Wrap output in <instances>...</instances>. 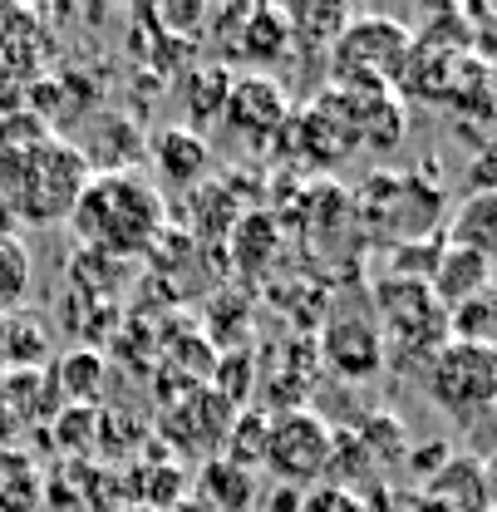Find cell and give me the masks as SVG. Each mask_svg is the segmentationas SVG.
Masks as SVG:
<instances>
[{
    "mask_svg": "<svg viewBox=\"0 0 497 512\" xmlns=\"http://www.w3.org/2000/svg\"><path fill=\"white\" fill-rule=\"evenodd\" d=\"M79 242L99 256H133L148 252L163 227H168V207L153 183L128 173H94L89 188L79 192L74 212H69Z\"/></svg>",
    "mask_w": 497,
    "mask_h": 512,
    "instance_id": "cell-1",
    "label": "cell"
},
{
    "mask_svg": "<svg viewBox=\"0 0 497 512\" xmlns=\"http://www.w3.org/2000/svg\"><path fill=\"white\" fill-rule=\"evenodd\" d=\"M89 163L79 158L74 143L64 138H40L30 148H10L0 153V192L15 207V222L30 227H50V222H69L79 192L89 188Z\"/></svg>",
    "mask_w": 497,
    "mask_h": 512,
    "instance_id": "cell-2",
    "label": "cell"
},
{
    "mask_svg": "<svg viewBox=\"0 0 497 512\" xmlns=\"http://www.w3.org/2000/svg\"><path fill=\"white\" fill-rule=\"evenodd\" d=\"M374 325L384 340V360H434L448 345V311L434 301L429 281H404V276H379L370 291Z\"/></svg>",
    "mask_w": 497,
    "mask_h": 512,
    "instance_id": "cell-3",
    "label": "cell"
},
{
    "mask_svg": "<svg viewBox=\"0 0 497 512\" xmlns=\"http://www.w3.org/2000/svg\"><path fill=\"white\" fill-rule=\"evenodd\" d=\"M414 50V35L389 20V15H355L335 45H330V64H335V89H350V94H379L389 89V79L404 74Z\"/></svg>",
    "mask_w": 497,
    "mask_h": 512,
    "instance_id": "cell-4",
    "label": "cell"
},
{
    "mask_svg": "<svg viewBox=\"0 0 497 512\" xmlns=\"http://www.w3.org/2000/svg\"><path fill=\"white\" fill-rule=\"evenodd\" d=\"M424 394L453 424H478L497 409V350L448 340L424 365Z\"/></svg>",
    "mask_w": 497,
    "mask_h": 512,
    "instance_id": "cell-5",
    "label": "cell"
},
{
    "mask_svg": "<svg viewBox=\"0 0 497 512\" xmlns=\"http://www.w3.org/2000/svg\"><path fill=\"white\" fill-rule=\"evenodd\" d=\"M330 453H335V429H330L315 409L296 404V409L271 414L261 468L276 473L281 488H296V493H301V488H315V483L325 478V468H330Z\"/></svg>",
    "mask_w": 497,
    "mask_h": 512,
    "instance_id": "cell-6",
    "label": "cell"
},
{
    "mask_svg": "<svg viewBox=\"0 0 497 512\" xmlns=\"http://www.w3.org/2000/svg\"><path fill=\"white\" fill-rule=\"evenodd\" d=\"M320 350H325V365L345 380H370L384 365V340L374 316H335L320 335Z\"/></svg>",
    "mask_w": 497,
    "mask_h": 512,
    "instance_id": "cell-7",
    "label": "cell"
},
{
    "mask_svg": "<svg viewBox=\"0 0 497 512\" xmlns=\"http://www.w3.org/2000/svg\"><path fill=\"white\" fill-rule=\"evenodd\" d=\"M232 419H237V409H232L217 389H202V384H197L183 404L168 414V429H183V434H178V444L183 448L202 453V458H217L222 444H227Z\"/></svg>",
    "mask_w": 497,
    "mask_h": 512,
    "instance_id": "cell-8",
    "label": "cell"
},
{
    "mask_svg": "<svg viewBox=\"0 0 497 512\" xmlns=\"http://www.w3.org/2000/svg\"><path fill=\"white\" fill-rule=\"evenodd\" d=\"M237 133H247L251 143H266L276 128L291 124V104H286V94H281V84L276 79H266V74H251L242 84H232V94H227V109H222Z\"/></svg>",
    "mask_w": 497,
    "mask_h": 512,
    "instance_id": "cell-9",
    "label": "cell"
},
{
    "mask_svg": "<svg viewBox=\"0 0 497 512\" xmlns=\"http://www.w3.org/2000/svg\"><path fill=\"white\" fill-rule=\"evenodd\" d=\"M419 498L443 512H493L488 508V488H483V458L448 453V463L424 478Z\"/></svg>",
    "mask_w": 497,
    "mask_h": 512,
    "instance_id": "cell-10",
    "label": "cell"
},
{
    "mask_svg": "<svg viewBox=\"0 0 497 512\" xmlns=\"http://www.w3.org/2000/svg\"><path fill=\"white\" fill-rule=\"evenodd\" d=\"M488 286H493V261H483L478 252H463V247L443 242V252H438V261H434V276H429V291H434V301L443 311H453V306L483 296Z\"/></svg>",
    "mask_w": 497,
    "mask_h": 512,
    "instance_id": "cell-11",
    "label": "cell"
},
{
    "mask_svg": "<svg viewBox=\"0 0 497 512\" xmlns=\"http://www.w3.org/2000/svg\"><path fill=\"white\" fill-rule=\"evenodd\" d=\"M0 414H5V424H50L60 414V389H55L50 365L45 370H5Z\"/></svg>",
    "mask_w": 497,
    "mask_h": 512,
    "instance_id": "cell-12",
    "label": "cell"
},
{
    "mask_svg": "<svg viewBox=\"0 0 497 512\" xmlns=\"http://www.w3.org/2000/svg\"><path fill=\"white\" fill-rule=\"evenodd\" d=\"M153 163H158V178L173 183V188H202V178L212 173V153L207 143L192 133V128H168L153 138Z\"/></svg>",
    "mask_w": 497,
    "mask_h": 512,
    "instance_id": "cell-13",
    "label": "cell"
},
{
    "mask_svg": "<svg viewBox=\"0 0 497 512\" xmlns=\"http://www.w3.org/2000/svg\"><path fill=\"white\" fill-rule=\"evenodd\" d=\"M79 148V158L89 163V173H128V163L138 158V128L133 119H119V114H99L89 133H84V143H74Z\"/></svg>",
    "mask_w": 497,
    "mask_h": 512,
    "instance_id": "cell-14",
    "label": "cell"
},
{
    "mask_svg": "<svg viewBox=\"0 0 497 512\" xmlns=\"http://www.w3.org/2000/svg\"><path fill=\"white\" fill-rule=\"evenodd\" d=\"M443 242H453V247H463V252H478L483 261L497 266V188H483V192H473V197H463L458 212H453V222H448V237H443Z\"/></svg>",
    "mask_w": 497,
    "mask_h": 512,
    "instance_id": "cell-15",
    "label": "cell"
},
{
    "mask_svg": "<svg viewBox=\"0 0 497 512\" xmlns=\"http://www.w3.org/2000/svg\"><path fill=\"white\" fill-rule=\"evenodd\" d=\"M192 493L202 503H212L217 512H247L256 503V473L227 463L222 453L217 458H202V473L192 478Z\"/></svg>",
    "mask_w": 497,
    "mask_h": 512,
    "instance_id": "cell-16",
    "label": "cell"
},
{
    "mask_svg": "<svg viewBox=\"0 0 497 512\" xmlns=\"http://www.w3.org/2000/svg\"><path fill=\"white\" fill-rule=\"evenodd\" d=\"M0 360L5 370H45L50 360V330L40 316H25V311H10L0 316Z\"/></svg>",
    "mask_w": 497,
    "mask_h": 512,
    "instance_id": "cell-17",
    "label": "cell"
},
{
    "mask_svg": "<svg viewBox=\"0 0 497 512\" xmlns=\"http://www.w3.org/2000/svg\"><path fill=\"white\" fill-rule=\"evenodd\" d=\"M50 375H55V389H60L64 404H84V409H94L99 404V389H104V355L99 350H69L60 365H50Z\"/></svg>",
    "mask_w": 497,
    "mask_h": 512,
    "instance_id": "cell-18",
    "label": "cell"
},
{
    "mask_svg": "<svg viewBox=\"0 0 497 512\" xmlns=\"http://www.w3.org/2000/svg\"><path fill=\"white\" fill-rule=\"evenodd\" d=\"M291 20L286 10H251L247 30H242V55L256 64H276L286 50H291Z\"/></svg>",
    "mask_w": 497,
    "mask_h": 512,
    "instance_id": "cell-19",
    "label": "cell"
},
{
    "mask_svg": "<svg viewBox=\"0 0 497 512\" xmlns=\"http://www.w3.org/2000/svg\"><path fill=\"white\" fill-rule=\"evenodd\" d=\"M448 340L497 350V286H488L483 296H473V301L448 311Z\"/></svg>",
    "mask_w": 497,
    "mask_h": 512,
    "instance_id": "cell-20",
    "label": "cell"
},
{
    "mask_svg": "<svg viewBox=\"0 0 497 512\" xmlns=\"http://www.w3.org/2000/svg\"><path fill=\"white\" fill-rule=\"evenodd\" d=\"M266 429H271V414L266 409H237L232 429H227V444H222V458L256 473L261 458H266Z\"/></svg>",
    "mask_w": 497,
    "mask_h": 512,
    "instance_id": "cell-21",
    "label": "cell"
},
{
    "mask_svg": "<svg viewBox=\"0 0 497 512\" xmlns=\"http://www.w3.org/2000/svg\"><path fill=\"white\" fill-rule=\"evenodd\" d=\"M360 448L370 453L374 468H394V463H404L409 458V434H404V424L394 419V414H370L365 424H360Z\"/></svg>",
    "mask_w": 497,
    "mask_h": 512,
    "instance_id": "cell-22",
    "label": "cell"
},
{
    "mask_svg": "<svg viewBox=\"0 0 497 512\" xmlns=\"http://www.w3.org/2000/svg\"><path fill=\"white\" fill-rule=\"evenodd\" d=\"M232 232H237V237H232L237 266H242V271H261V266H266V247H276V222H271L266 212H251Z\"/></svg>",
    "mask_w": 497,
    "mask_h": 512,
    "instance_id": "cell-23",
    "label": "cell"
},
{
    "mask_svg": "<svg viewBox=\"0 0 497 512\" xmlns=\"http://www.w3.org/2000/svg\"><path fill=\"white\" fill-rule=\"evenodd\" d=\"M50 424L60 429V439H55V444H60L64 453H89V448L99 444V409L60 404V414H55Z\"/></svg>",
    "mask_w": 497,
    "mask_h": 512,
    "instance_id": "cell-24",
    "label": "cell"
},
{
    "mask_svg": "<svg viewBox=\"0 0 497 512\" xmlns=\"http://www.w3.org/2000/svg\"><path fill=\"white\" fill-rule=\"evenodd\" d=\"M25 286H30V252L15 237H5L0 242V316H10L20 306Z\"/></svg>",
    "mask_w": 497,
    "mask_h": 512,
    "instance_id": "cell-25",
    "label": "cell"
},
{
    "mask_svg": "<svg viewBox=\"0 0 497 512\" xmlns=\"http://www.w3.org/2000/svg\"><path fill=\"white\" fill-rule=\"evenodd\" d=\"M301 512H374L365 493H350L340 483H315L311 493H301Z\"/></svg>",
    "mask_w": 497,
    "mask_h": 512,
    "instance_id": "cell-26",
    "label": "cell"
},
{
    "mask_svg": "<svg viewBox=\"0 0 497 512\" xmlns=\"http://www.w3.org/2000/svg\"><path fill=\"white\" fill-rule=\"evenodd\" d=\"M483 488H488V508L497 512V448L483 458Z\"/></svg>",
    "mask_w": 497,
    "mask_h": 512,
    "instance_id": "cell-27",
    "label": "cell"
},
{
    "mask_svg": "<svg viewBox=\"0 0 497 512\" xmlns=\"http://www.w3.org/2000/svg\"><path fill=\"white\" fill-rule=\"evenodd\" d=\"M5 237H15V207L5 202V192H0V242Z\"/></svg>",
    "mask_w": 497,
    "mask_h": 512,
    "instance_id": "cell-28",
    "label": "cell"
},
{
    "mask_svg": "<svg viewBox=\"0 0 497 512\" xmlns=\"http://www.w3.org/2000/svg\"><path fill=\"white\" fill-rule=\"evenodd\" d=\"M168 512H217V508H212V503H202L197 493H187L183 503H173V508H168Z\"/></svg>",
    "mask_w": 497,
    "mask_h": 512,
    "instance_id": "cell-29",
    "label": "cell"
},
{
    "mask_svg": "<svg viewBox=\"0 0 497 512\" xmlns=\"http://www.w3.org/2000/svg\"><path fill=\"white\" fill-rule=\"evenodd\" d=\"M5 439H10V424H5V414H0V453H5Z\"/></svg>",
    "mask_w": 497,
    "mask_h": 512,
    "instance_id": "cell-30",
    "label": "cell"
},
{
    "mask_svg": "<svg viewBox=\"0 0 497 512\" xmlns=\"http://www.w3.org/2000/svg\"><path fill=\"white\" fill-rule=\"evenodd\" d=\"M124 512H153V508H138V503H133V508H124Z\"/></svg>",
    "mask_w": 497,
    "mask_h": 512,
    "instance_id": "cell-31",
    "label": "cell"
},
{
    "mask_svg": "<svg viewBox=\"0 0 497 512\" xmlns=\"http://www.w3.org/2000/svg\"><path fill=\"white\" fill-rule=\"evenodd\" d=\"M0 380H5V360H0Z\"/></svg>",
    "mask_w": 497,
    "mask_h": 512,
    "instance_id": "cell-32",
    "label": "cell"
}]
</instances>
